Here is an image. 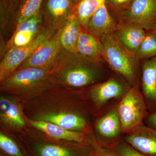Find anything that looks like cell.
<instances>
[{"label": "cell", "mask_w": 156, "mask_h": 156, "mask_svg": "<svg viewBox=\"0 0 156 156\" xmlns=\"http://www.w3.org/2000/svg\"><path fill=\"white\" fill-rule=\"evenodd\" d=\"M21 102L24 115L29 119L53 123L87 135L94 133L97 115L85 89L54 86L41 95Z\"/></svg>", "instance_id": "cell-1"}, {"label": "cell", "mask_w": 156, "mask_h": 156, "mask_svg": "<svg viewBox=\"0 0 156 156\" xmlns=\"http://www.w3.org/2000/svg\"><path fill=\"white\" fill-rule=\"evenodd\" d=\"M98 60L62 49L50 71L54 86L74 89L99 83L102 72Z\"/></svg>", "instance_id": "cell-2"}, {"label": "cell", "mask_w": 156, "mask_h": 156, "mask_svg": "<svg viewBox=\"0 0 156 156\" xmlns=\"http://www.w3.org/2000/svg\"><path fill=\"white\" fill-rule=\"evenodd\" d=\"M15 135L30 156H90L93 149L89 142L56 139L28 125L24 131Z\"/></svg>", "instance_id": "cell-3"}, {"label": "cell", "mask_w": 156, "mask_h": 156, "mask_svg": "<svg viewBox=\"0 0 156 156\" xmlns=\"http://www.w3.org/2000/svg\"><path fill=\"white\" fill-rule=\"evenodd\" d=\"M50 71L37 67L17 69L0 83V92L21 101L31 100L54 86Z\"/></svg>", "instance_id": "cell-4"}, {"label": "cell", "mask_w": 156, "mask_h": 156, "mask_svg": "<svg viewBox=\"0 0 156 156\" xmlns=\"http://www.w3.org/2000/svg\"><path fill=\"white\" fill-rule=\"evenodd\" d=\"M117 106L122 134H128L144 125L149 114L142 92L136 86L128 89Z\"/></svg>", "instance_id": "cell-5"}, {"label": "cell", "mask_w": 156, "mask_h": 156, "mask_svg": "<svg viewBox=\"0 0 156 156\" xmlns=\"http://www.w3.org/2000/svg\"><path fill=\"white\" fill-rule=\"evenodd\" d=\"M58 30V29L53 27L45 26L28 44L10 48L0 63V83L17 70L41 45Z\"/></svg>", "instance_id": "cell-6"}, {"label": "cell", "mask_w": 156, "mask_h": 156, "mask_svg": "<svg viewBox=\"0 0 156 156\" xmlns=\"http://www.w3.org/2000/svg\"><path fill=\"white\" fill-rule=\"evenodd\" d=\"M100 41L103 47V56L112 69L128 80H134L135 69L133 60L117 38L110 34Z\"/></svg>", "instance_id": "cell-7"}, {"label": "cell", "mask_w": 156, "mask_h": 156, "mask_svg": "<svg viewBox=\"0 0 156 156\" xmlns=\"http://www.w3.org/2000/svg\"><path fill=\"white\" fill-rule=\"evenodd\" d=\"M121 134L122 128L117 105L102 115L96 117L94 123V134L98 144L113 148L122 139Z\"/></svg>", "instance_id": "cell-8"}, {"label": "cell", "mask_w": 156, "mask_h": 156, "mask_svg": "<svg viewBox=\"0 0 156 156\" xmlns=\"http://www.w3.org/2000/svg\"><path fill=\"white\" fill-rule=\"evenodd\" d=\"M1 128L17 134L28 127L20 101L6 94L0 95Z\"/></svg>", "instance_id": "cell-9"}, {"label": "cell", "mask_w": 156, "mask_h": 156, "mask_svg": "<svg viewBox=\"0 0 156 156\" xmlns=\"http://www.w3.org/2000/svg\"><path fill=\"white\" fill-rule=\"evenodd\" d=\"M59 28L50 38L44 42L18 69L37 67L50 70L62 50Z\"/></svg>", "instance_id": "cell-10"}, {"label": "cell", "mask_w": 156, "mask_h": 156, "mask_svg": "<svg viewBox=\"0 0 156 156\" xmlns=\"http://www.w3.org/2000/svg\"><path fill=\"white\" fill-rule=\"evenodd\" d=\"M79 0H43L40 10L45 26L62 27L73 15Z\"/></svg>", "instance_id": "cell-11"}, {"label": "cell", "mask_w": 156, "mask_h": 156, "mask_svg": "<svg viewBox=\"0 0 156 156\" xmlns=\"http://www.w3.org/2000/svg\"><path fill=\"white\" fill-rule=\"evenodd\" d=\"M123 17L128 23L147 30L156 29V0H132L126 7Z\"/></svg>", "instance_id": "cell-12"}, {"label": "cell", "mask_w": 156, "mask_h": 156, "mask_svg": "<svg viewBox=\"0 0 156 156\" xmlns=\"http://www.w3.org/2000/svg\"><path fill=\"white\" fill-rule=\"evenodd\" d=\"M87 97L97 115L100 108L113 99H120L126 92L122 84L114 79L96 84L85 89Z\"/></svg>", "instance_id": "cell-13"}, {"label": "cell", "mask_w": 156, "mask_h": 156, "mask_svg": "<svg viewBox=\"0 0 156 156\" xmlns=\"http://www.w3.org/2000/svg\"><path fill=\"white\" fill-rule=\"evenodd\" d=\"M123 140L146 156H156V130L146 125L125 134Z\"/></svg>", "instance_id": "cell-14"}, {"label": "cell", "mask_w": 156, "mask_h": 156, "mask_svg": "<svg viewBox=\"0 0 156 156\" xmlns=\"http://www.w3.org/2000/svg\"><path fill=\"white\" fill-rule=\"evenodd\" d=\"M25 119L29 126L40 130L53 138L82 143L89 142V135L81 132L70 131L53 123L33 121L25 116Z\"/></svg>", "instance_id": "cell-15"}, {"label": "cell", "mask_w": 156, "mask_h": 156, "mask_svg": "<svg viewBox=\"0 0 156 156\" xmlns=\"http://www.w3.org/2000/svg\"><path fill=\"white\" fill-rule=\"evenodd\" d=\"M115 28V23L109 13L105 2L103 3L90 17L85 31L100 39L112 34Z\"/></svg>", "instance_id": "cell-16"}, {"label": "cell", "mask_w": 156, "mask_h": 156, "mask_svg": "<svg viewBox=\"0 0 156 156\" xmlns=\"http://www.w3.org/2000/svg\"><path fill=\"white\" fill-rule=\"evenodd\" d=\"M142 93L150 112L156 110V57L149 58L142 68Z\"/></svg>", "instance_id": "cell-17"}, {"label": "cell", "mask_w": 156, "mask_h": 156, "mask_svg": "<svg viewBox=\"0 0 156 156\" xmlns=\"http://www.w3.org/2000/svg\"><path fill=\"white\" fill-rule=\"evenodd\" d=\"M146 35L144 29L131 23L119 27L117 39L124 48L132 53H137Z\"/></svg>", "instance_id": "cell-18"}, {"label": "cell", "mask_w": 156, "mask_h": 156, "mask_svg": "<svg viewBox=\"0 0 156 156\" xmlns=\"http://www.w3.org/2000/svg\"><path fill=\"white\" fill-rule=\"evenodd\" d=\"M76 52L99 61V58L103 56V47L99 39L83 31L78 38Z\"/></svg>", "instance_id": "cell-19"}, {"label": "cell", "mask_w": 156, "mask_h": 156, "mask_svg": "<svg viewBox=\"0 0 156 156\" xmlns=\"http://www.w3.org/2000/svg\"><path fill=\"white\" fill-rule=\"evenodd\" d=\"M0 151L3 156H30L17 135L0 128Z\"/></svg>", "instance_id": "cell-20"}, {"label": "cell", "mask_w": 156, "mask_h": 156, "mask_svg": "<svg viewBox=\"0 0 156 156\" xmlns=\"http://www.w3.org/2000/svg\"><path fill=\"white\" fill-rule=\"evenodd\" d=\"M83 29L82 23L75 14L62 27L60 41L63 50L76 52L78 38Z\"/></svg>", "instance_id": "cell-21"}, {"label": "cell", "mask_w": 156, "mask_h": 156, "mask_svg": "<svg viewBox=\"0 0 156 156\" xmlns=\"http://www.w3.org/2000/svg\"><path fill=\"white\" fill-rule=\"evenodd\" d=\"M43 0H21L15 6L13 16L17 20V25L32 17L40 11Z\"/></svg>", "instance_id": "cell-22"}, {"label": "cell", "mask_w": 156, "mask_h": 156, "mask_svg": "<svg viewBox=\"0 0 156 156\" xmlns=\"http://www.w3.org/2000/svg\"><path fill=\"white\" fill-rule=\"evenodd\" d=\"M106 0H79L76 14L82 23L84 30L90 17Z\"/></svg>", "instance_id": "cell-23"}, {"label": "cell", "mask_w": 156, "mask_h": 156, "mask_svg": "<svg viewBox=\"0 0 156 156\" xmlns=\"http://www.w3.org/2000/svg\"><path fill=\"white\" fill-rule=\"evenodd\" d=\"M136 53L139 58L156 57V29L146 34Z\"/></svg>", "instance_id": "cell-24"}, {"label": "cell", "mask_w": 156, "mask_h": 156, "mask_svg": "<svg viewBox=\"0 0 156 156\" xmlns=\"http://www.w3.org/2000/svg\"><path fill=\"white\" fill-rule=\"evenodd\" d=\"M43 20V14L40 10L32 17L26 20L19 25H17L15 32L26 31L32 32L37 35L42 30H40V27Z\"/></svg>", "instance_id": "cell-25"}, {"label": "cell", "mask_w": 156, "mask_h": 156, "mask_svg": "<svg viewBox=\"0 0 156 156\" xmlns=\"http://www.w3.org/2000/svg\"><path fill=\"white\" fill-rule=\"evenodd\" d=\"M34 33L26 31H15L11 40L12 47H23L28 44L36 36Z\"/></svg>", "instance_id": "cell-26"}, {"label": "cell", "mask_w": 156, "mask_h": 156, "mask_svg": "<svg viewBox=\"0 0 156 156\" xmlns=\"http://www.w3.org/2000/svg\"><path fill=\"white\" fill-rule=\"evenodd\" d=\"M89 142L93 147L90 156H119L113 149L104 147L98 144L93 133L89 135Z\"/></svg>", "instance_id": "cell-27"}, {"label": "cell", "mask_w": 156, "mask_h": 156, "mask_svg": "<svg viewBox=\"0 0 156 156\" xmlns=\"http://www.w3.org/2000/svg\"><path fill=\"white\" fill-rule=\"evenodd\" d=\"M119 156H146L121 139L113 148Z\"/></svg>", "instance_id": "cell-28"}, {"label": "cell", "mask_w": 156, "mask_h": 156, "mask_svg": "<svg viewBox=\"0 0 156 156\" xmlns=\"http://www.w3.org/2000/svg\"><path fill=\"white\" fill-rule=\"evenodd\" d=\"M108 4L112 8H121L127 7L132 0H106Z\"/></svg>", "instance_id": "cell-29"}, {"label": "cell", "mask_w": 156, "mask_h": 156, "mask_svg": "<svg viewBox=\"0 0 156 156\" xmlns=\"http://www.w3.org/2000/svg\"><path fill=\"white\" fill-rule=\"evenodd\" d=\"M144 122L146 126L156 130V110L150 112Z\"/></svg>", "instance_id": "cell-30"}, {"label": "cell", "mask_w": 156, "mask_h": 156, "mask_svg": "<svg viewBox=\"0 0 156 156\" xmlns=\"http://www.w3.org/2000/svg\"><path fill=\"white\" fill-rule=\"evenodd\" d=\"M9 5L12 8H15V6L17 5V4L20 2L21 0H3Z\"/></svg>", "instance_id": "cell-31"}, {"label": "cell", "mask_w": 156, "mask_h": 156, "mask_svg": "<svg viewBox=\"0 0 156 156\" xmlns=\"http://www.w3.org/2000/svg\"><path fill=\"white\" fill-rule=\"evenodd\" d=\"M0 155H1V154H0ZM2 155V156H3L2 155Z\"/></svg>", "instance_id": "cell-32"}]
</instances>
